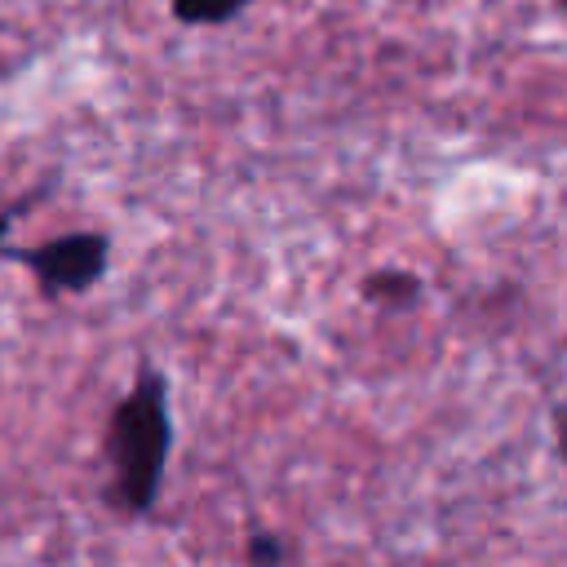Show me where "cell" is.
<instances>
[{"label":"cell","mask_w":567,"mask_h":567,"mask_svg":"<svg viewBox=\"0 0 567 567\" xmlns=\"http://www.w3.org/2000/svg\"><path fill=\"white\" fill-rule=\"evenodd\" d=\"M0 257L18 261L22 270L35 275L40 292L49 301L58 297H80L89 292L106 266H111V239L102 230H71V235H58L40 248H18L13 239H0Z\"/></svg>","instance_id":"cell-2"},{"label":"cell","mask_w":567,"mask_h":567,"mask_svg":"<svg viewBox=\"0 0 567 567\" xmlns=\"http://www.w3.org/2000/svg\"><path fill=\"white\" fill-rule=\"evenodd\" d=\"M244 558H248V567H284L288 545H284V536H275V532H252Z\"/></svg>","instance_id":"cell-5"},{"label":"cell","mask_w":567,"mask_h":567,"mask_svg":"<svg viewBox=\"0 0 567 567\" xmlns=\"http://www.w3.org/2000/svg\"><path fill=\"white\" fill-rule=\"evenodd\" d=\"M106 452L115 465V501L128 514H151L159 501V483L173 452V412H168V377L142 359L128 394L111 412Z\"/></svg>","instance_id":"cell-1"},{"label":"cell","mask_w":567,"mask_h":567,"mask_svg":"<svg viewBox=\"0 0 567 567\" xmlns=\"http://www.w3.org/2000/svg\"><path fill=\"white\" fill-rule=\"evenodd\" d=\"M425 292V279L412 275V270H372L363 279V297L377 301V306H390V310H408L416 306Z\"/></svg>","instance_id":"cell-3"},{"label":"cell","mask_w":567,"mask_h":567,"mask_svg":"<svg viewBox=\"0 0 567 567\" xmlns=\"http://www.w3.org/2000/svg\"><path fill=\"white\" fill-rule=\"evenodd\" d=\"M252 0H168L173 18L182 27H226L235 22Z\"/></svg>","instance_id":"cell-4"}]
</instances>
